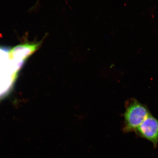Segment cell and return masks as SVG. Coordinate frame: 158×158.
Here are the masks:
<instances>
[{"label":"cell","mask_w":158,"mask_h":158,"mask_svg":"<svg viewBox=\"0 0 158 158\" xmlns=\"http://www.w3.org/2000/svg\"><path fill=\"white\" fill-rule=\"evenodd\" d=\"M125 106L123 131L125 133L135 132L151 113L147 106L135 98L128 100Z\"/></svg>","instance_id":"6da1fadb"},{"label":"cell","mask_w":158,"mask_h":158,"mask_svg":"<svg viewBox=\"0 0 158 158\" xmlns=\"http://www.w3.org/2000/svg\"><path fill=\"white\" fill-rule=\"evenodd\" d=\"M138 137L152 143L156 148L158 145V120L151 114L148 115L135 131Z\"/></svg>","instance_id":"7a4b0ae2"},{"label":"cell","mask_w":158,"mask_h":158,"mask_svg":"<svg viewBox=\"0 0 158 158\" xmlns=\"http://www.w3.org/2000/svg\"><path fill=\"white\" fill-rule=\"evenodd\" d=\"M45 35L42 40L38 42L21 44L17 45L9 52V58L23 62L40 48L44 40L47 36Z\"/></svg>","instance_id":"3957f363"}]
</instances>
